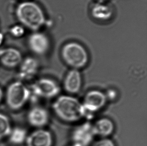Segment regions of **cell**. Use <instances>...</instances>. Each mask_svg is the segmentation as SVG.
I'll use <instances>...</instances> for the list:
<instances>
[{
  "label": "cell",
  "mask_w": 147,
  "mask_h": 146,
  "mask_svg": "<svg viewBox=\"0 0 147 146\" xmlns=\"http://www.w3.org/2000/svg\"><path fill=\"white\" fill-rule=\"evenodd\" d=\"M54 113L60 120L66 123H75L86 118V113L82 102L73 95H60L52 104Z\"/></svg>",
  "instance_id": "6da1fadb"
},
{
  "label": "cell",
  "mask_w": 147,
  "mask_h": 146,
  "mask_svg": "<svg viewBox=\"0 0 147 146\" xmlns=\"http://www.w3.org/2000/svg\"><path fill=\"white\" fill-rule=\"evenodd\" d=\"M16 15L19 22L30 30L38 31L46 23V16L39 5L31 1L23 2L18 5Z\"/></svg>",
  "instance_id": "7a4b0ae2"
},
{
  "label": "cell",
  "mask_w": 147,
  "mask_h": 146,
  "mask_svg": "<svg viewBox=\"0 0 147 146\" xmlns=\"http://www.w3.org/2000/svg\"><path fill=\"white\" fill-rule=\"evenodd\" d=\"M61 56L64 62L72 69L85 67L89 61V55L86 48L77 42L66 43L62 48Z\"/></svg>",
  "instance_id": "3957f363"
},
{
  "label": "cell",
  "mask_w": 147,
  "mask_h": 146,
  "mask_svg": "<svg viewBox=\"0 0 147 146\" xmlns=\"http://www.w3.org/2000/svg\"><path fill=\"white\" fill-rule=\"evenodd\" d=\"M31 96L30 89L20 81L12 83L8 87L6 100L10 109L17 110L23 107Z\"/></svg>",
  "instance_id": "277c9868"
},
{
  "label": "cell",
  "mask_w": 147,
  "mask_h": 146,
  "mask_svg": "<svg viewBox=\"0 0 147 146\" xmlns=\"http://www.w3.org/2000/svg\"><path fill=\"white\" fill-rule=\"evenodd\" d=\"M31 90L35 97L49 99L58 97L61 89L59 85L53 79L42 78L35 82L31 86Z\"/></svg>",
  "instance_id": "5b68a950"
},
{
  "label": "cell",
  "mask_w": 147,
  "mask_h": 146,
  "mask_svg": "<svg viewBox=\"0 0 147 146\" xmlns=\"http://www.w3.org/2000/svg\"><path fill=\"white\" fill-rule=\"evenodd\" d=\"M105 93L98 90L88 91L82 102L85 109L86 118L92 117V115L103 109L107 103Z\"/></svg>",
  "instance_id": "8992f818"
},
{
  "label": "cell",
  "mask_w": 147,
  "mask_h": 146,
  "mask_svg": "<svg viewBox=\"0 0 147 146\" xmlns=\"http://www.w3.org/2000/svg\"><path fill=\"white\" fill-rule=\"evenodd\" d=\"M94 138L92 123L85 122L79 125L72 131L71 145L74 146H90Z\"/></svg>",
  "instance_id": "52a82bcc"
},
{
  "label": "cell",
  "mask_w": 147,
  "mask_h": 146,
  "mask_svg": "<svg viewBox=\"0 0 147 146\" xmlns=\"http://www.w3.org/2000/svg\"><path fill=\"white\" fill-rule=\"evenodd\" d=\"M28 44L31 51L38 55H43L49 50L51 43L46 34L36 31L28 38Z\"/></svg>",
  "instance_id": "ba28073f"
},
{
  "label": "cell",
  "mask_w": 147,
  "mask_h": 146,
  "mask_svg": "<svg viewBox=\"0 0 147 146\" xmlns=\"http://www.w3.org/2000/svg\"><path fill=\"white\" fill-rule=\"evenodd\" d=\"M82 77L79 70H70L66 73L63 81V87L68 95L78 94L82 89Z\"/></svg>",
  "instance_id": "9c48e42d"
},
{
  "label": "cell",
  "mask_w": 147,
  "mask_h": 146,
  "mask_svg": "<svg viewBox=\"0 0 147 146\" xmlns=\"http://www.w3.org/2000/svg\"><path fill=\"white\" fill-rule=\"evenodd\" d=\"M27 146H52L53 137L49 131L38 129L27 137Z\"/></svg>",
  "instance_id": "30bf717a"
},
{
  "label": "cell",
  "mask_w": 147,
  "mask_h": 146,
  "mask_svg": "<svg viewBox=\"0 0 147 146\" xmlns=\"http://www.w3.org/2000/svg\"><path fill=\"white\" fill-rule=\"evenodd\" d=\"M92 130L95 137L100 139L109 138L115 130V125L111 119L102 117L92 123Z\"/></svg>",
  "instance_id": "8fae6325"
},
{
  "label": "cell",
  "mask_w": 147,
  "mask_h": 146,
  "mask_svg": "<svg viewBox=\"0 0 147 146\" xmlns=\"http://www.w3.org/2000/svg\"><path fill=\"white\" fill-rule=\"evenodd\" d=\"M28 122L32 126L41 129L47 125L49 121V114L44 107H34L28 114Z\"/></svg>",
  "instance_id": "7c38bea8"
},
{
  "label": "cell",
  "mask_w": 147,
  "mask_h": 146,
  "mask_svg": "<svg viewBox=\"0 0 147 146\" xmlns=\"http://www.w3.org/2000/svg\"><path fill=\"white\" fill-rule=\"evenodd\" d=\"M90 14L94 19L100 22L111 20L114 15L113 7L105 2H96L92 6Z\"/></svg>",
  "instance_id": "4fadbf2b"
},
{
  "label": "cell",
  "mask_w": 147,
  "mask_h": 146,
  "mask_svg": "<svg viewBox=\"0 0 147 146\" xmlns=\"http://www.w3.org/2000/svg\"><path fill=\"white\" fill-rule=\"evenodd\" d=\"M22 61V55L18 50L8 48L0 50V62L6 67H16Z\"/></svg>",
  "instance_id": "5bb4252c"
},
{
  "label": "cell",
  "mask_w": 147,
  "mask_h": 146,
  "mask_svg": "<svg viewBox=\"0 0 147 146\" xmlns=\"http://www.w3.org/2000/svg\"><path fill=\"white\" fill-rule=\"evenodd\" d=\"M39 65L37 61L31 57L27 58L21 62L19 77L24 80H29L36 75Z\"/></svg>",
  "instance_id": "9a60e30c"
},
{
  "label": "cell",
  "mask_w": 147,
  "mask_h": 146,
  "mask_svg": "<svg viewBox=\"0 0 147 146\" xmlns=\"http://www.w3.org/2000/svg\"><path fill=\"white\" fill-rule=\"evenodd\" d=\"M9 136L10 142L14 144H21L26 141L27 132L24 129L16 127L11 130Z\"/></svg>",
  "instance_id": "2e32d148"
},
{
  "label": "cell",
  "mask_w": 147,
  "mask_h": 146,
  "mask_svg": "<svg viewBox=\"0 0 147 146\" xmlns=\"http://www.w3.org/2000/svg\"><path fill=\"white\" fill-rule=\"evenodd\" d=\"M11 130L9 119L6 115L0 113V140L9 136Z\"/></svg>",
  "instance_id": "e0dca14e"
},
{
  "label": "cell",
  "mask_w": 147,
  "mask_h": 146,
  "mask_svg": "<svg viewBox=\"0 0 147 146\" xmlns=\"http://www.w3.org/2000/svg\"><path fill=\"white\" fill-rule=\"evenodd\" d=\"M92 146H115V143L111 139L102 138L96 141Z\"/></svg>",
  "instance_id": "ac0fdd59"
},
{
  "label": "cell",
  "mask_w": 147,
  "mask_h": 146,
  "mask_svg": "<svg viewBox=\"0 0 147 146\" xmlns=\"http://www.w3.org/2000/svg\"><path fill=\"white\" fill-rule=\"evenodd\" d=\"M105 93L107 101H115L118 96L117 91L114 89H108L107 91Z\"/></svg>",
  "instance_id": "d6986e66"
},
{
  "label": "cell",
  "mask_w": 147,
  "mask_h": 146,
  "mask_svg": "<svg viewBox=\"0 0 147 146\" xmlns=\"http://www.w3.org/2000/svg\"><path fill=\"white\" fill-rule=\"evenodd\" d=\"M3 91L1 88H0V101L2 100V97H3Z\"/></svg>",
  "instance_id": "ffe728a7"
},
{
  "label": "cell",
  "mask_w": 147,
  "mask_h": 146,
  "mask_svg": "<svg viewBox=\"0 0 147 146\" xmlns=\"http://www.w3.org/2000/svg\"><path fill=\"white\" fill-rule=\"evenodd\" d=\"M98 2H105L107 0H96Z\"/></svg>",
  "instance_id": "44dd1931"
},
{
  "label": "cell",
  "mask_w": 147,
  "mask_h": 146,
  "mask_svg": "<svg viewBox=\"0 0 147 146\" xmlns=\"http://www.w3.org/2000/svg\"><path fill=\"white\" fill-rule=\"evenodd\" d=\"M2 39H3L2 35L1 34H0V44L1 43V42H2Z\"/></svg>",
  "instance_id": "7402d4cb"
},
{
  "label": "cell",
  "mask_w": 147,
  "mask_h": 146,
  "mask_svg": "<svg viewBox=\"0 0 147 146\" xmlns=\"http://www.w3.org/2000/svg\"><path fill=\"white\" fill-rule=\"evenodd\" d=\"M73 146V145H70V146Z\"/></svg>",
  "instance_id": "603a6c76"
}]
</instances>
